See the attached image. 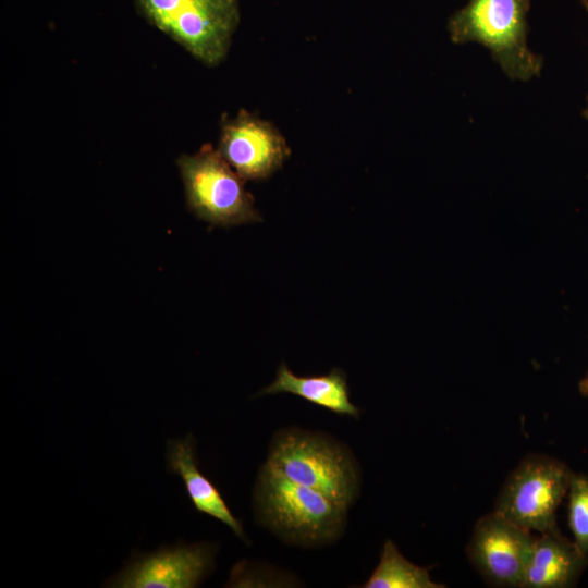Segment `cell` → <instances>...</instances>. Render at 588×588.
<instances>
[{
  "label": "cell",
  "mask_w": 588,
  "mask_h": 588,
  "mask_svg": "<svg viewBox=\"0 0 588 588\" xmlns=\"http://www.w3.org/2000/svg\"><path fill=\"white\" fill-rule=\"evenodd\" d=\"M568 524L573 542L588 560V476L572 474L568 491Z\"/></svg>",
  "instance_id": "obj_14"
},
{
  "label": "cell",
  "mask_w": 588,
  "mask_h": 588,
  "mask_svg": "<svg viewBox=\"0 0 588 588\" xmlns=\"http://www.w3.org/2000/svg\"><path fill=\"white\" fill-rule=\"evenodd\" d=\"M156 28L207 66L226 57L240 23L238 0H134Z\"/></svg>",
  "instance_id": "obj_4"
},
{
  "label": "cell",
  "mask_w": 588,
  "mask_h": 588,
  "mask_svg": "<svg viewBox=\"0 0 588 588\" xmlns=\"http://www.w3.org/2000/svg\"><path fill=\"white\" fill-rule=\"evenodd\" d=\"M177 167L187 206L199 219L220 226L261 221L244 180L209 143L194 155H182Z\"/></svg>",
  "instance_id": "obj_5"
},
{
  "label": "cell",
  "mask_w": 588,
  "mask_h": 588,
  "mask_svg": "<svg viewBox=\"0 0 588 588\" xmlns=\"http://www.w3.org/2000/svg\"><path fill=\"white\" fill-rule=\"evenodd\" d=\"M266 464L346 506L359 490V471L352 453L320 433L297 428L281 430L273 437Z\"/></svg>",
  "instance_id": "obj_3"
},
{
  "label": "cell",
  "mask_w": 588,
  "mask_h": 588,
  "mask_svg": "<svg viewBox=\"0 0 588 588\" xmlns=\"http://www.w3.org/2000/svg\"><path fill=\"white\" fill-rule=\"evenodd\" d=\"M254 504L257 516L284 540L314 546L341 534L347 506L297 483L266 463L260 468Z\"/></svg>",
  "instance_id": "obj_1"
},
{
  "label": "cell",
  "mask_w": 588,
  "mask_h": 588,
  "mask_svg": "<svg viewBox=\"0 0 588 588\" xmlns=\"http://www.w3.org/2000/svg\"><path fill=\"white\" fill-rule=\"evenodd\" d=\"M166 460V469L182 478L195 510L220 520L246 542L242 523L232 514L217 487L198 468L194 436L169 439Z\"/></svg>",
  "instance_id": "obj_10"
},
{
  "label": "cell",
  "mask_w": 588,
  "mask_h": 588,
  "mask_svg": "<svg viewBox=\"0 0 588 588\" xmlns=\"http://www.w3.org/2000/svg\"><path fill=\"white\" fill-rule=\"evenodd\" d=\"M572 474L559 460L529 454L506 478L494 511L528 531L551 530Z\"/></svg>",
  "instance_id": "obj_6"
},
{
  "label": "cell",
  "mask_w": 588,
  "mask_h": 588,
  "mask_svg": "<svg viewBox=\"0 0 588 588\" xmlns=\"http://www.w3.org/2000/svg\"><path fill=\"white\" fill-rule=\"evenodd\" d=\"M282 392L301 396L335 414L355 418L359 416V408L350 401L346 375L339 368H333L323 376L298 377L289 369L285 363H282L274 381L262 389L258 395Z\"/></svg>",
  "instance_id": "obj_12"
},
{
  "label": "cell",
  "mask_w": 588,
  "mask_h": 588,
  "mask_svg": "<svg viewBox=\"0 0 588 588\" xmlns=\"http://www.w3.org/2000/svg\"><path fill=\"white\" fill-rule=\"evenodd\" d=\"M580 2L588 13V0H580ZM587 102H588V97H587ZM583 117L588 120V106L584 109Z\"/></svg>",
  "instance_id": "obj_16"
},
{
  "label": "cell",
  "mask_w": 588,
  "mask_h": 588,
  "mask_svg": "<svg viewBox=\"0 0 588 588\" xmlns=\"http://www.w3.org/2000/svg\"><path fill=\"white\" fill-rule=\"evenodd\" d=\"M587 559L555 528L536 537L522 588H566L579 577Z\"/></svg>",
  "instance_id": "obj_11"
},
{
  "label": "cell",
  "mask_w": 588,
  "mask_h": 588,
  "mask_svg": "<svg viewBox=\"0 0 588 588\" xmlns=\"http://www.w3.org/2000/svg\"><path fill=\"white\" fill-rule=\"evenodd\" d=\"M579 391L583 395L588 396V372L579 382Z\"/></svg>",
  "instance_id": "obj_15"
},
{
  "label": "cell",
  "mask_w": 588,
  "mask_h": 588,
  "mask_svg": "<svg viewBox=\"0 0 588 588\" xmlns=\"http://www.w3.org/2000/svg\"><path fill=\"white\" fill-rule=\"evenodd\" d=\"M364 588H442L430 579L428 568L406 560L393 541L382 547L379 564L363 585Z\"/></svg>",
  "instance_id": "obj_13"
},
{
  "label": "cell",
  "mask_w": 588,
  "mask_h": 588,
  "mask_svg": "<svg viewBox=\"0 0 588 588\" xmlns=\"http://www.w3.org/2000/svg\"><path fill=\"white\" fill-rule=\"evenodd\" d=\"M217 149L244 181L270 177L291 155L281 132L245 109L222 118Z\"/></svg>",
  "instance_id": "obj_9"
},
{
  "label": "cell",
  "mask_w": 588,
  "mask_h": 588,
  "mask_svg": "<svg viewBox=\"0 0 588 588\" xmlns=\"http://www.w3.org/2000/svg\"><path fill=\"white\" fill-rule=\"evenodd\" d=\"M536 536L493 511L475 525L467 556L486 581L523 587Z\"/></svg>",
  "instance_id": "obj_8"
},
{
  "label": "cell",
  "mask_w": 588,
  "mask_h": 588,
  "mask_svg": "<svg viewBox=\"0 0 588 588\" xmlns=\"http://www.w3.org/2000/svg\"><path fill=\"white\" fill-rule=\"evenodd\" d=\"M530 0H469L448 22L453 44L477 42L511 79L540 76L543 59L527 45Z\"/></svg>",
  "instance_id": "obj_2"
},
{
  "label": "cell",
  "mask_w": 588,
  "mask_h": 588,
  "mask_svg": "<svg viewBox=\"0 0 588 588\" xmlns=\"http://www.w3.org/2000/svg\"><path fill=\"white\" fill-rule=\"evenodd\" d=\"M217 547L210 542L133 550L122 569L108 578L110 588H194L211 573Z\"/></svg>",
  "instance_id": "obj_7"
}]
</instances>
